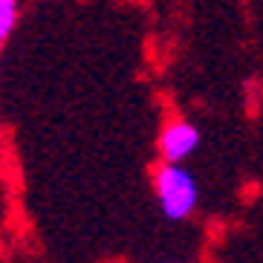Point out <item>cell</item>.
Instances as JSON below:
<instances>
[{
  "label": "cell",
  "instance_id": "3",
  "mask_svg": "<svg viewBox=\"0 0 263 263\" xmlns=\"http://www.w3.org/2000/svg\"><path fill=\"white\" fill-rule=\"evenodd\" d=\"M17 26V0H0V47Z\"/></svg>",
  "mask_w": 263,
  "mask_h": 263
},
{
  "label": "cell",
  "instance_id": "2",
  "mask_svg": "<svg viewBox=\"0 0 263 263\" xmlns=\"http://www.w3.org/2000/svg\"><path fill=\"white\" fill-rule=\"evenodd\" d=\"M200 145H202V133L188 119H171L159 130V139H156V151H159L162 162H185L200 151Z\"/></svg>",
  "mask_w": 263,
  "mask_h": 263
},
{
  "label": "cell",
  "instance_id": "1",
  "mask_svg": "<svg viewBox=\"0 0 263 263\" xmlns=\"http://www.w3.org/2000/svg\"><path fill=\"white\" fill-rule=\"evenodd\" d=\"M154 194L165 220L182 223L200 205V182L182 162H159L154 171Z\"/></svg>",
  "mask_w": 263,
  "mask_h": 263
}]
</instances>
